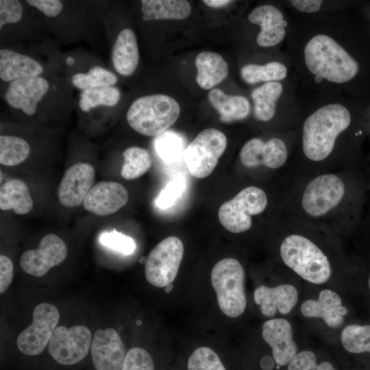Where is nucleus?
I'll use <instances>...</instances> for the list:
<instances>
[{
    "mask_svg": "<svg viewBox=\"0 0 370 370\" xmlns=\"http://www.w3.org/2000/svg\"><path fill=\"white\" fill-rule=\"evenodd\" d=\"M289 14L284 51L301 90L351 96L363 66L347 10L319 15Z\"/></svg>",
    "mask_w": 370,
    "mask_h": 370,
    "instance_id": "obj_1",
    "label": "nucleus"
},
{
    "mask_svg": "<svg viewBox=\"0 0 370 370\" xmlns=\"http://www.w3.org/2000/svg\"><path fill=\"white\" fill-rule=\"evenodd\" d=\"M295 129L297 142L288 172H367L361 141L370 129L349 96L301 90Z\"/></svg>",
    "mask_w": 370,
    "mask_h": 370,
    "instance_id": "obj_2",
    "label": "nucleus"
},
{
    "mask_svg": "<svg viewBox=\"0 0 370 370\" xmlns=\"http://www.w3.org/2000/svg\"><path fill=\"white\" fill-rule=\"evenodd\" d=\"M367 172L342 170L281 177L282 216L334 236L350 234L362 222Z\"/></svg>",
    "mask_w": 370,
    "mask_h": 370,
    "instance_id": "obj_3",
    "label": "nucleus"
},
{
    "mask_svg": "<svg viewBox=\"0 0 370 370\" xmlns=\"http://www.w3.org/2000/svg\"><path fill=\"white\" fill-rule=\"evenodd\" d=\"M273 228L278 239L279 257L284 266L312 284L329 280L333 264L324 245L333 235L284 216Z\"/></svg>",
    "mask_w": 370,
    "mask_h": 370,
    "instance_id": "obj_4",
    "label": "nucleus"
},
{
    "mask_svg": "<svg viewBox=\"0 0 370 370\" xmlns=\"http://www.w3.org/2000/svg\"><path fill=\"white\" fill-rule=\"evenodd\" d=\"M300 94V84L295 73L285 80L255 87L250 93L254 119L268 126L270 132L295 129Z\"/></svg>",
    "mask_w": 370,
    "mask_h": 370,
    "instance_id": "obj_5",
    "label": "nucleus"
},
{
    "mask_svg": "<svg viewBox=\"0 0 370 370\" xmlns=\"http://www.w3.org/2000/svg\"><path fill=\"white\" fill-rule=\"evenodd\" d=\"M281 207L280 178L279 185L271 192L256 184L243 187L231 199L221 206L218 217L227 231L241 234L251 230L256 219L265 214L281 217Z\"/></svg>",
    "mask_w": 370,
    "mask_h": 370,
    "instance_id": "obj_6",
    "label": "nucleus"
},
{
    "mask_svg": "<svg viewBox=\"0 0 370 370\" xmlns=\"http://www.w3.org/2000/svg\"><path fill=\"white\" fill-rule=\"evenodd\" d=\"M296 142L295 129L269 132L264 137H252L241 147L239 161L245 169L282 176L289 169Z\"/></svg>",
    "mask_w": 370,
    "mask_h": 370,
    "instance_id": "obj_7",
    "label": "nucleus"
},
{
    "mask_svg": "<svg viewBox=\"0 0 370 370\" xmlns=\"http://www.w3.org/2000/svg\"><path fill=\"white\" fill-rule=\"evenodd\" d=\"M180 108L171 97L155 94L140 97L133 101L127 112L130 126L147 136H159L179 118Z\"/></svg>",
    "mask_w": 370,
    "mask_h": 370,
    "instance_id": "obj_8",
    "label": "nucleus"
},
{
    "mask_svg": "<svg viewBox=\"0 0 370 370\" xmlns=\"http://www.w3.org/2000/svg\"><path fill=\"white\" fill-rule=\"evenodd\" d=\"M245 279L243 265L232 258L219 260L212 269L210 280L219 307L229 317H237L245 310Z\"/></svg>",
    "mask_w": 370,
    "mask_h": 370,
    "instance_id": "obj_9",
    "label": "nucleus"
},
{
    "mask_svg": "<svg viewBox=\"0 0 370 370\" xmlns=\"http://www.w3.org/2000/svg\"><path fill=\"white\" fill-rule=\"evenodd\" d=\"M227 138L220 130L201 131L184 151V161L190 173L197 178L210 175L227 147Z\"/></svg>",
    "mask_w": 370,
    "mask_h": 370,
    "instance_id": "obj_10",
    "label": "nucleus"
},
{
    "mask_svg": "<svg viewBox=\"0 0 370 370\" xmlns=\"http://www.w3.org/2000/svg\"><path fill=\"white\" fill-rule=\"evenodd\" d=\"M184 255V245L176 236L161 241L149 254L145 261L147 282L158 288L165 287L175 279Z\"/></svg>",
    "mask_w": 370,
    "mask_h": 370,
    "instance_id": "obj_11",
    "label": "nucleus"
},
{
    "mask_svg": "<svg viewBox=\"0 0 370 370\" xmlns=\"http://www.w3.org/2000/svg\"><path fill=\"white\" fill-rule=\"evenodd\" d=\"M89 329L82 325L66 328L57 327L49 341L47 350L52 359L62 366H73L82 361L91 346Z\"/></svg>",
    "mask_w": 370,
    "mask_h": 370,
    "instance_id": "obj_12",
    "label": "nucleus"
},
{
    "mask_svg": "<svg viewBox=\"0 0 370 370\" xmlns=\"http://www.w3.org/2000/svg\"><path fill=\"white\" fill-rule=\"evenodd\" d=\"M32 324L18 335L16 345L25 356L40 354L47 347L60 319L58 308L48 303L37 305L33 311Z\"/></svg>",
    "mask_w": 370,
    "mask_h": 370,
    "instance_id": "obj_13",
    "label": "nucleus"
},
{
    "mask_svg": "<svg viewBox=\"0 0 370 370\" xmlns=\"http://www.w3.org/2000/svg\"><path fill=\"white\" fill-rule=\"evenodd\" d=\"M66 256L67 248L63 240L54 234H48L42 238L37 249L22 254L20 264L25 273L42 277L51 268L62 262Z\"/></svg>",
    "mask_w": 370,
    "mask_h": 370,
    "instance_id": "obj_14",
    "label": "nucleus"
},
{
    "mask_svg": "<svg viewBox=\"0 0 370 370\" xmlns=\"http://www.w3.org/2000/svg\"><path fill=\"white\" fill-rule=\"evenodd\" d=\"M90 350L95 370H121L127 352L119 333L114 328L97 330Z\"/></svg>",
    "mask_w": 370,
    "mask_h": 370,
    "instance_id": "obj_15",
    "label": "nucleus"
},
{
    "mask_svg": "<svg viewBox=\"0 0 370 370\" xmlns=\"http://www.w3.org/2000/svg\"><path fill=\"white\" fill-rule=\"evenodd\" d=\"M95 176V169L88 163L77 162L69 167L58 186L60 202L69 208L80 206L92 187Z\"/></svg>",
    "mask_w": 370,
    "mask_h": 370,
    "instance_id": "obj_16",
    "label": "nucleus"
},
{
    "mask_svg": "<svg viewBox=\"0 0 370 370\" xmlns=\"http://www.w3.org/2000/svg\"><path fill=\"white\" fill-rule=\"evenodd\" d=\"M294 73L284 49L273 51L264 62H248L240 69L241 78L249 85L285 80Z\"/></svg>",
    "mask_w": 370,
    "mask_h": 370,
    "instance_id": "obj_17",
    "label": "nucleus"
},
{
    "mask_svg": "<svg viewBox=\"0 0 370 370\" xmlns=\"http://www.w3.org/2000/svg\"><path fill=\"white\" fill-rule=\"evenodd\" d=\"M49 88L47 80L40 75L17 79L10 82L4 97L10 107L31 116Z\"/></svg>",
    "mask_w": 370,
    "mask_h": 370,
    "instance_id": "obj_18",
    "label": "nucleus"
},
{
    "mask_svg": "<svg viewBox=\"0 0 370 370\" xmlns=\"http://www.w3.org/2000/svg\"><path fill=\"white\" fill-rule=\"evenodd\" d=\"M128 199V193L122 184L101 181L92 186L83 206L92 214L106 216L116 212L127 203Z\"/></svg>",
    "mask_w": 370,
    "mask_h": 370,
    "instance_id": "obj_19",
    "label": "nucleus"
},
{
    "mask_svg": "<svg viewBox=\"0 0 370 370\" xmlns=\"http://www.w3.org/2000/svg\"><path fill=\"white\" fill-rule=\"evenodd\" d=\"M262 336L271 347L277 365L288 364L297 354V347L293 338V329L286 319H271L265 321L262 328Z\"/></svg>",
    "mask_w": 370,
    "mask_h": 370,
    "instance_id": "obj_20",
    "label": "nucleus"
},
{
    "mask_svg": "<svg viewBox=\"0 0 370 370\" xmlns=\"http://www.w3.org/2000/svg\"><path fill=\"white\" fill-rule=\"evenodd\" d=\"M254 297L264 316L273 317L277 312L285 315L296 305L298 292L294 286L288 284L272 288L261 285L254 291Z\"/></svg>",
    "mask_w": 370,
    "mask_h": 370,
    "instance_id": "obj_21",
    "label": "nucleus"
},
{
    "mask_svg": "<svg viewBox=\"0 0 370 370\" xmlns=\"http://www.w3.org/2000/svg\"><path fill=\"white\" fill-rule=\"evenodd\" d=\"M301 312L306 317L321 318L332 328L343 323L347 308L342 305L338 294L330 289H323L317 299H308L302 303Z\"/></svg>",
    "mask_w": 370,
    "mask_h": 370,
    "instance_id": "obj_22",
    "label": "nucleus"
},
{
    "mask_svg": "<svg viewBox=\"0 0 370 370\" xmlns=\"http://www.w3.org/2000/svg\"><path fill=\"white\" fill-rule=\"evenodd\" d=\"M43 71L41 64L32 57L8 49L0 50V77L4 82L39 76Z\"/></svg>",
    "mask_w": 370,
    "mask_h": 370,
    "instance_id": "obj_23",
    "label": "nucleus"
},
{
    "mask_svg": "<svg viewBox=\"0 0 370 370\" xmlns=\"http://www.w3.org/2000/svg\"><path fill=\"white\" fill-rule=\"evenodd\" d=\"M139 61V51L134 32L128 28L118 34L112 52L114 69L121 75L128 76L136 70Z\"/></svg>",
    "mask_w": 370,
    "mask_h": 370,
    "instance_id": "obj_24",
    "label": "nucleus"
},
{
    "mask_svg": "<svg viewBox=\"0 0 370 370\" xmlns=\"http://www.w3.org/2000/svg\"><path fill=\"white\" fill-rule=\"evenodd\" d=\"M208 99L219 113L221 121L225 123L245 120L251 113L250 101L243 95H227L215 88L210 91Z\"/></svg>",
    "mask_w": 370,
    "mask_h": 370,
    "instance_id": "obj_25",
    "label": "nucleus"
},
{
    "mask_svg": "<svg viewBox=\"0 0 370 370\" xmlns=\"http://www.w3.org/2000/svg\"><path fill=\"white\" fill-rule=\"evenodd\" d=\"M195 63L197 70L196 82L203 89H211L228 75V65L219 53L202 51L197 56Z\"/></svg>",
    "mask_w": 370,
    "mask_h": 370,
    "instance_id": "obj_26",
    "label": "nucleus"
},
{
    "mask_svg": "<svg viewBox=\"0 0 370 370\" xmlns=\"http://www.w3.org/2000/svg\"><path fill=\"white\" fill-rule=\"evenodd\" d=\"M140 3L142 18L145 21L182 20L191 12L189 2L185 0H142Z\"/></svg>",
    "mask_w": 370,
    "mask_h": 370,
    "instance_id": "obj_27",
    "label": "nucleus"
},
{
    "mask_svg": "<svg viewBox=\"0 0 370 370\" xmlns=\"http://www.w3.org/2000/svg\"><path fill=\"white\" fill-rule=\"evenodd\" d=\"M33 205L29 188L22 180L12 179L1 187V210H13L16 214H25L30 212Z\"/></svg>",
    "mask_w": 370,
    "mask_h": 370,
    "instance_id": "obj_28",
    "label": "nucleus"
},
{
    "mask_svg": "<svg viewBox=\"0 0 370 370\" xmlns=\"http://www.w3.org/2000/svg\"><path fill=\"white\" fill-rule=\"evenodd\" d=\"M288 12L300 15H319L347 10L349 3L340 0H283Z\"/></svg>",
    "mask_w": 370,
    "mask_h": 370,
    "instance_id": "obj_29",
    "label": "nucleus"
},
{
    "mask_svg": "<svg viewBox=\"0 0 370 370\" xmlns=\"http://www.w3.org/2000/svg\"><path fill=\"white\" fill-rule=\"evenodd\" d=\"M124 163L121 174L125 180H134L143 175L151 167L152 160L149 151L143 148L133 146L123 153Z\"/></svg>",
    "mask_w": 370,
    "mask_h": 370,
    "instance_id": "obj_30",
    "label": "nucleus"
},
{
    "mask_svg": "<svg viewBox=\"0 0 370 370\" xmlns=\"http://www.w3.org/2000/svg\"><path fill=\"white\" fill-rule=\"evenodd\" d=\"M119 90L114 86H106L82 90L79 106L83 112H88L98 106L112 107L120 99Z\"/></svg>",
    "mask_w": 370,
    "mask_h": 370,
    "instance_id": "obj_31",
    "label": "nucleus"
},
{
    "mask_svg": "<svg viewBox=\"0 0 370 370\" xmlns=\"http://www.w3.org/2000/svg\"><path fill=\"white\" fill-rule=\"evenodd\" d=\"M30 146L24 139L9 135L0 136V163L15 166L24 162L29 155Z\"/></svg>",
    "mask_w": 370,
    "mask_h": 370,
    "instance_id": "obj_32",
    "label": "nucleus"
},
{
    "mask_svg": "<svg viewBox=\"0 0 370 370\" xmlns=\"http://www.w3.org/2000/svg\"><path fill=\"white\" fill-rule=\"evenodd\" d=\"M73 85L82 90L113 86L116 82V76L111 71L100 66H93L86 73H78L73 75Z\"/></svg>",
    "mask_w": 370,
    "mask_h": 370,
    "instance_id": "obj_33",
    "label": "nucleus"
},
{
    "mask_svg": "<svg viewBox=\"0 0 370 370\" xmlns=\"http://www.w3.org/2000/svg\"><path fill=\"white\" fill-rule=\"evenodd\" d=\"M343 347L353 354L370 353V325L350 324L341 335Z\"/></svg>",
    "mask_w": 370,
    "mask_h": 370,
    "instance_id": "obj_34",
    "label": "nucleus"
},
{
    "mask_svg": "<svg viewBox=\"0 0 370 370\" xmlns=\"http://www.w3.org/2000/svg\"><path fill=\"white\" fill-rule=\"evenodd\" d=\"M155 149L158 156L165 162H171L181 155L183 140L176 133L164 132L155 139Z\"/></svg>",
    "mask_w": 370,
    "mask_h": 370,
    "instance_id": "obj_35",
    "label": "nucleus"
},
{
    "mask_svg": "<svg viewBox=\"0 0 370 370\" xmlns=\"http://www.w3.org/2000/svg\"><path fill=\"white\" fill-rule=\"evenodd\" d=\"M188 370H226L217 354L211 348L201 347L190 356Z\"/></svg>",
    "mask_w": 370,
    "mask_h": 370,
    "instance_id": "obj_36",
    "label": "nucleus"
},
{
    "mask_svg": "<svg viewBox=\"0 0 370 370\" xmlns=\"http://www.w3.org/2000/svg\"><path fill=\"white\" fill-rule=\"evenodd\" d=\"M99 241L102 245L125 256L132 254L136 247L132 237L116 230L102 232L99 236Z\"/></svg>",
    "mask_w": 370,
    "mask_h": 370,
    "instance_id": "obj_37",
    "label": "nucleus"
},
{
    "mask_svg": "<svg viewBox=\"0 0 370 370\" xmlns=\"http://www.w3.org/2000/svg\"><path fill=\"white\" fill-rule=\"evenodd\" d=\"M121 370H155L153 360L143 348L133 347L128 352Z\"/></svg>",
    "mask_w": 370,
    "mask_h": 370,
    "instance_id": "obj_38",
    "label": "nucleus"
},
{
    "mask_svg": "<svg viewBox=\"0 0 370 370\" xmlns=\"http://www.w3.org/2000/svg\"><path fill=\"white\" fill-rule=\"evenodd\" d=\"M315 354L309 350L297 353L288 364V370H335L329 362H316Z\"/></svg>",
    "mask_w": 370,
    "mask_h": 370,
    "instance_id": "obj_39",
    "label": "nucleus"
},
{
    "mask_svg": "<svg viewBox=\"0 0 370 370\" xmlns=\"http://www.w3.org/2000/svg\"><path fill=\"white\" fill-rule=\"evenodd\" d=\"M186 184L183 178L177 177L172 180L158 195L156 199V206L160 209L171 207L182 196Z\"/></svg>",
    "mask_w": 370,
    "mask_h": 370,
    "instance_id": "obj_40",
    "label": "nucleus"
},
{
    "mask_svg": "<svg viewBox=\"0 0 370 370\" xmlns=\"http://www.w3.org/2000/svg\"><path fill=\"white\" fill-rule=\"evenodd\" d=\"M23 16V7L16 0L0 1V29L8 23L18 22Z\"/></svg>",
    "mask_w": 370,
    "mask_h": 370,
    "instance_id": "obj_41",
    "label": "nucleus"
},
{
    "mask_svg": "<svg viewBox=\"0 0 370 370\" xmlns=\"http://www.w3.org/2000/svg\"><path fill=\"white\" fill-rule=\"evenodd\" d=\"M26 2L49 17L58 16L63 9V4L59 0H27Z\"/></svg>",
    "mask_w": 370,
    "mask_h": 370,
    "instance_id": "obj_42",
    "label": "nucleus"
},
{
    "mask_svg": "<svg viewBox=\"0 0 370 370\" xmlns=\"http://www.w3.org/2000/svg\"><path fill=\"white\" fill-rule=\"evenodd\" d=\"M14 267L10 258L0 256V293H3L12 281Z\"/></svg>",
    "mask_w": 370,
    "mask_h": 370,
    "instance_id": "obj_43",
    "label": "nucleus"
},
{
    "mask_svg": "<svg viewBox=\"0 0 370 370\" xmlns=\"http://www.w3.org/2000/svg\"><path fill=\"white\" fill-rule=\"evenodd\" d=\"M203 2L209 7L218 8L227 5L234 1L230 0H204Z\"/></svg>",
    "mask_w": 370,
    "mask_h": 370,
    "instance_id": "obj_44",
    "label": "nucleus"
},
{
    "mask_svg": "<svg viewBox=\"0 0 370 370\" xmlns=\"http://www.w3.org/2000/svg\"><path fill=\"white\" fill-rule=\"evenodd\" d=\"M261 366L264 370H271L273 366V360L268 356L263 358L261 361Z\"/></svg>",
    "mask_w": 370,
    "mask_h": 370,
    "instance_id": "obj_45",
    "label": "nucleus"
},
{
    "mask_svg": "<svg viewBox=\"0 0 370 370\" xmlns=\"http://www.w3.org/2000/svg\"><path fill=\"white\" fill-rule=\"evenodd\" d=\"M368 169H367V190L370 191V157L367 160Z\"/></svg>",
    "mask_w": 370,
    "mask_h": 370,
    "instance_id": "obj_46",
    "label": "nucleus"
},
{
    "mask_svg": "<svg viewBox=\"0 0 370 370\" xmlns=\"http://www.w3.org/2000/svg\"><path fill=\"white\" fill-rule=\"evenodd\" d=\"M362 224H365V225H367L369 228H370V208H369V211L368 215H367V217L365 218V221L362 220Z\"/></svg>",
    "mask_w": 370,
    "mask_h": 370,
    "instance_id": "obj_47",
    "label": "nucleus"
},
{
    "mask_svg": "<svg viewBox=\"0 0 370 370\" xmlns=\"http://www.w3.org/2000/svg\"><path fill=\"white\" fill-rule=\"evenodd\" d=\"M173 289V284L172 283L165 286V292L166 293H170Z\"/></svg>",
    "mask_w": 370,
    "mask_h": 370,
    "instance_id": "obj_48",
    "label": "nucleus"
},
{
    "mask_svg": "<svg viewBox=\"0 0 370 370\" xmlns=\"http://www.w3.org/2000/svg\"><path fill=\"white\" fill-rule=\"evenodd\" d=\"M74 62H75V60H74V59H73L72 57H69V58H67V59H66V63H67V64H69V65H72V64H73Z\"/></svg>",
    "mask_w": 370,
    "mask_h": 370,
    "instance_id": "obj_49",
    "label": "nucleus"
},
{
    "mask_svg": "<svg viewBox=\"0 0 370 370\" xmlns=\"http://www.w3.org/2000/svg\"><path fill=\"white\" fill-rule=\"evenodd\" d=\"M368 286H369V291H370V275H369V280H368Z\"/></svg>",
    "mask_w": 370,
    "mask_h": 370,
    "instance_id": "obj_50",
    "label": "nucleus"
}]
</instances>
